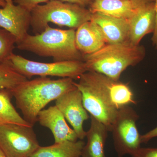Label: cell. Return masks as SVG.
<instances>
[{"label": "cell", "mask_w": 157, "mask_h": 157, "mask_svg": "<svg viewBox=\"0 0 157 157\" xmlns=\"http://www.w3.org/2000/svg\"><path fill=\"white\" fill-rule=\"evenodd\" d=\"M85 143L82 140L64 141L50 146L39 147L30 157H81Z\"/></svg>", "instance_id": "obj_17"}, {"label": "cell", "mask_w": 157, "mask_h": 157, "mask_svg": "<svg viewBox=\"0 0 157 157\" xmlns=\"http://www.w3.org/2000/svg\"><path fill=\"white\" fill-rule=\"evenodd\" d=\"M155 26L153 33L151 38L152 43L154 46L157 48V0H155Z\"/></svg>", "instance_id": "obj_24"}, {"label": "cell", "mask_w": 157, "mask_h": 157, "mask_svg": "<svg viewBox=\"0 0 157 157\" xmlns=\"http://www.w3.org/2000/svg\"><path fill=\"white\" fill-rule=\"evenodd\" d=\"M155 2L141 6L129 20V41L133 45H140L143 37L153 33L155 26Z\"/></svg>", "instance_id": "obj_12"}, {"label": "cell", "mask_w": 157, "mask_h": 157, "mask_svg": "<svg viewBox=\"0 0 157 157\" xmlns=\"http://www.w3.org/2000/svg\"><path fill=\"white\" fill-rule=\"evenodd\" d=\"M90 126L86 132L87 142L85 144L81 157H107L104 151L108 129L104 124L90 115Z\"/></svg>", "instance_id": "obj_15"}, {"label": "cell", "mask_w": 157, "mask_h": 157, "mask_svg": "<svg viewBox=\"0 0 157 157\" xmlns=\"http://www.w3.org/2000/svg\"><path fill=\"white\" fill-rule=\"evenodd\" d=\"M60 1L64 2L76 4L83 7L88 5L89 4H91L92 2L90 0H60Z\"/></svg>", "instance_id": "obj_25"}, {"label": "cell", "mask_w": 157, "mask_h": 157, "mask_svg": "<svg viewBox=\"0 0 157 157\" xmlns=\"http://www.w3.org/2000/svg\"><path fill=\"white\" fill-rule=\"evenodd\" d=\"M8 62L14 70L27 78L39 76L78 79L87 71L84 62L80 61L41 63L30 60L13 53L9 57Z\"/></svg>", "instance_id": "obj_6"}, {"label": "cell", "mask_w": 157, "mask_h": 157, "mask_svg": "<svg viewBox=\"0 0 157 157\" xmlns=\"http://www.w3.org/2000/svg\"><path fill=\"white\" fill-rule=\"evenodd\" d=\"M74 79L40 77L28 79L11 90L24 119L33 126L40 111L52 101L76 87Z\"/></svg>", "instance_id": "obj_2"}, {"label": "cell", "mask_w": 157, "mask_h": 157, "mask_svg": "<svg viewBox=\"0 0 157 157\" xmlns=\"http://www.w3.org/2000/svg\"><path fill=\"white\" fill-rule=\"evenodd\" d=\"M12 97L11 90H0V125L11 124L33 127L20 115L14 108L11 102Z\"/></svg>", "instance_id": "obj_18"}, {"label": "cell", "mask_w": 157, "mask_h": 157, "mask_svg": "<svg viewBox=\"0 0 157 157\" xmlns=\"http://www.w3.org/2000/svg\"><path fill=\"white\" fill-rule=\"evenodd\" d=\"M6 5L0 8V28L15 37L16 44L21 42L28 34L30 25L31 12L13 0H4Z\"/></svg>", "instance_id": "obj_10"}, {"label": "cell", "mask_w": 157, "mask_h": 157, "mask_svg": "<svg viewBox=\"0 0 157 157\" xmlns=\"http://www.w3.org/2000/svg\"><path fill=\"white\" fill-rule=\"evenodd\" d=\"M55 101L56 106L71 125L78 139L83 140L86 135L83 123L89 118V116L83 106L80 91L76 86Z\"/></svg>", "instance_id": "obj_9"}, {"label": "cell", "mask_w": 157, "mask_h": 157, "mask_svg": "<svg viewBox=\"0 0 157 157\" xmlns=\"http://www.w3.org/2000/svg\"><path fill=\"white\" fill-rule=\"evenodd\" d=\"M91 20L101 28L107 43L113 44L129 41L128 20L96 12L92 13Z\"/></svg>", "instance_id": "obj_13"}, {"label": "cell", "mask_w": 157, "mask_h": 157, "mask_svg": "<svg viewBox=\"0 0 157 157\" xmlns=\"http://www.w3.org/2000/svg\"><path fill=\"white\" fill-rule=\"evenodd\" d=\"M33 127L0 125V148L7 157H30L39 145Z\"/></svg>", "instance_id": "obj_8"}, {"label": "cell", "mask_w": 157, "mask_h": 157, "mask_svg": "<svg viewBox=\"0 0 157 157\" xmlns=\"http://www.w3.org/2000/svg\"><path fill=\"white\" fill-rule=\"evenodd\" d=\"M92 2H94V1H101V0H90Z\"/></svg>", "instance_id": "obj_29"}, {"label": "cell", "mask_w": 157, "mask_h": 157, "mask_svg": "<svg viewBox=\"0 0 157 157\" xmlns=\"http://www.w3.org/2000/svg\"><path fill=\"white\" fill-rule=\"evenodd\" d=\"M146 55L143 45H133L129 41L109 44L95 52L83 55L87 71L104 74L116 81L128 67L142 61Z\"/></svg>", "instance_id": "obj_4"}, {"label": "cell", "mask_w": 157, "mask_h": 157, "mask_svg": "<svg viewBox=\"0 0 157 157\" xmlns=\"http://www.w3.org/2000/svg\"><path fill=\"white\" fill-rule=\"evenodd\" d=\"M27 79L14 70L8 61L0 63V90H11Z\"/></svg>", "instance_id": "obj_19"}, {"label": "cell", "mask_w": 157, "mask_h": 157, "mask_svg": "<svg viewBox=\"0 0 157 157\" xmlns=\"http://www.w3.org/2000/svg\"><path fill=\"white\" fill-rule=\"evenodd\" d=\"M139 117L130 105L119 109L111 131L114 148L118 157L132 155L141 147V135L137 126Z\"/></svg>", "instance_id": "obj_7"}, {"label": "cell", "mask_w": 157, "mask_h": 157, "mask_svg": "<svg viewBox=\"0 0 157 157\" xmlns=\"http://www.w3.org/2000/svg\"><path fill=\"white\" fill-rule=\"evenodd\" d=\"M16 42L14 36L5 30L0 29V63L8 61L9 57L13 53Z\"/></svg>", "instance_id": "obj_20"}, {"label": "cell", "mask_w": 157, "mask_h": 157, "mask_svg": "<svg viewBox=\"0 0 157 157\" xmlns=\"http://www.w3.org/2000/svg\"><path fill=\"white\" fill-rule=\"evenodd\" d=\"M92 15L90 9L83 6L60 0H49L31 11L30 25L36 34L43 32L49 23L76 29L91 21Z\"/></svg>", "instance_id": "obj_5"}, {"label": "cell", "mask_w": 157, "mask_h": 157, "mask_svg": "<svg viewBox=\"0 0 157 157\" xmlns=\"http://www.w3.org/2000/svg\"><path fill=\"white\" fill-rule=\"evenodd\" d=\"M75 29L62 30L49 25L34 36L28 34L17 43L20 50L27 51L42 57L53 58L54 61H83V55L77 48Z\"/></svg>", "instance_id": "obj_3"}, {"label": "cell", "mask_w": 157, "mask_h": 157, "mask_svg": "<svg viewBox=\"0 0 157 157\" xmlns=\"http://www.w3.org/2000/svg\"><path fill=\"white\" fill-rule=\"evenodd\" d=\"M129 1L135 3L139 7H141L148 3L155 2V0H129Z\"/></svg>", "instance_id": "obj_26"}, {"label": "cell", "mask_w": 157, "mask_h": 157, "mask_svg": "<svg viewBox=\"0 0 157 157\" xmlns=\"http://www.w3.org/2000/svg\"><path fill=\"white\" fill-rule=\"evenodd\" d=\"M49 0H14L17 5L31 11L41 3H47Z\"/></svg>", "instance_id": "obj_21"}, {"label": "cell", "mask_w": 157, "mask_h": 157, "mask_svg": "<svg viewBox=\"0 0 157 157\" xmlns=\"http://www.w3.org/2000/svg\"><path fill=\"white\" fill-rule=\"evenodd\" d=\"M132 157H157V148L140 147Z\"/></svg>", "instance_id": "obj_22"}, {"label": "cell", "mask_w": 157, "mask_h": 157, "mask_svg": "<svg viewBox=\"0 0 157 157\" xmlns=\"http://www.w3.org/2000/svg\"><path fill=\"white\" fill-rule=\"evenodd\" d=\"M156 137H157V127L144 135H141V143H147L152 138Z\"/></svg>", "instance_id": "obj_23"}, {"label": "cell", "mask_w": 157, "mask_h": 157, "mask_svg": "<svg viewBox=\"0 0 157 157\" xmlns=\"http://www.w3.org/2000/svg\"><path fill=\"white\" fill-rule=\"evenodd\" d=\"M37 121L48 128L53 135L55 143L64 141H77V135L68 125L66 119L56 105L42 109L38 114Z\"/></svg>", "instance_id": "obj_11"}, {"label": "cell", "mask_w": 157, "mask_h": 157, "mask_svg": "<svg viewBox=\"0 0 157 157\" xmlns=\"http://www.w3.org/2000/svg\"><path fill=\"white\" fill-rule=\"evenodd\" d=\"M75 41L77 48L83 55L94 53L107 44L101 28L91 20L76 29Z\"/></svg>", "instance_id": "obj_14"}, {"label": "cell", "mask_w": 157, "mask_h": 157, "mask_svg": "<svg viewBox=\"0 0 157 157\" xmlns=\"http://www.w3.org/2000/svg\"><path fill=\"white\" fill-rule=\"evenodd\" d=\"M5 5H6V2L4 0H0V6L3 7Z\"/></svg>", "instance_id": "obj_27"}, {"label": "cell", "mask_w": 157, "mask_h": 157, "mask_svg": "<svg viewBox=\"0 0 157 157\" xmlns=\"http://www.w3.org/2000/svg\"><path fill=\"white\" fill-rule=\"evenodd\" d=\"M78 79L75 85L81 92L85 108L104 124L109 132H111L119 109L136 104L128 83L94 71H86Z\"/></svg>", "instance_id": "obj_1"}, {"label": "cell", "mask_w": 157, "mask_h": 157, "mask_svg": "<svg viewBox=\"0 0 157 157\" xmlns=\"http://www.w3.org/2000/svg\"><path fill=\"white\" fill-rule=\"evenodd\" d=\"M0 157H7L1 148H0Z\"/></svg>", "instance_id": "obj_28"}, {"label": "cell", "mask_w": 157, "mask_h": 157, "mask_svg": "<svg viewBox=\"0 0 157 157\" xmlns=\"http://www.w3.org/2000/svg\"><path fill=\"white\" fill-rule=\"evenodd\" d=\"M140 7L129 0H101L92 2L90 10L129 20Z\"/></svg>", "instance_id": "obj_16"}]
</instances>
